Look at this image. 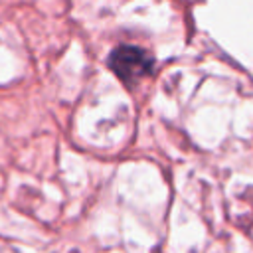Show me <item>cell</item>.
I'll list each match as a JSON object with an SVG mask.
<instances>
[{"mask_svg": "<svg viewBox=\"0 0 253 253\" xmlns=\"http://www.w3.org/2000/svg\"><path fill=\"white\" fill-rule=\"evenodd\" d=\"M152 57L138 45H121L109 55V67L121 81L128 85H134L138 79L148 75L152 71Z\"/></svg>", "mask_w": 253, "mask_h": 253, "instance_id": "cell-1", "label": "cell"}]
</instances>
